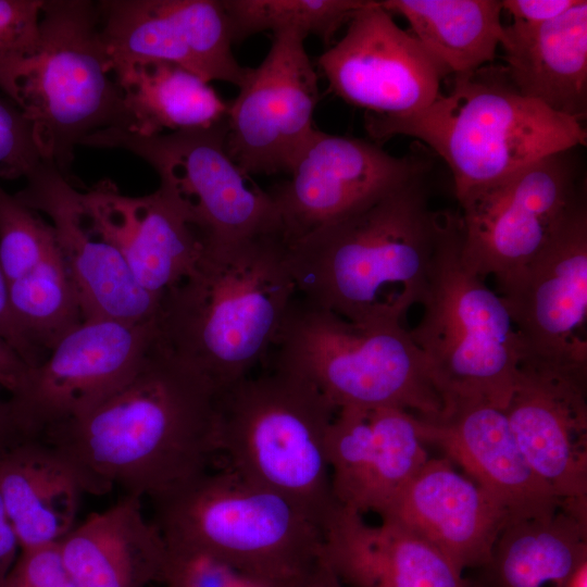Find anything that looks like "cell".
I'll return each instance as SVG.
<instances>
[{
  "mask_svg": "<svg viewBox=\"0 0 587 587\" xmlns=\"http://www.w3.org/2000/svg\"><path fill=\"white\" fill-rule=\"evenodd\" d=\"M18 353L0 337V388L10 396L17 394L23 387L29 370Z\"/></svg>",
  "mask_w": 587,
  "mask_h": 587,
  "instance_id": "40",
  "label": "cell"
},
{
  "mask_svg": "<svg viewBox=\"0 0 587 587\" xmlns=\"http://www.w3.org/2000/svg\"><path fill=\"white\" fill-rule=\"evenodd\" d=\"M576 149L542 158L461 200L462 254L475 274L510 286L586 205Z\"/></svg>",
  "mask_w": 587,
  "mask_h": 587,
  "instance_id": "11",
  "label": "cell"
},
{
  "mask_svg": "<svg viewBox=\"0 0 587 587\" xmlns=\"http://www.w3.org/2000/svg\"><path fill=\"white\" fill-rule=\"evenodd\" d=\"M367 0H222L233 42L265 30L314 35L329 43Z\"/></svg>",
  "mask_w": 587,
  "mask_h": 587,
  "instance_id": "32",
  "label": "cell"
},
{
  "mask_svg": "<svg viewBox=\"0 0 587 587\" xmlns=\"http://www.w3.org/2000/svg\"><path fill=\"white\" fill-rule=\"evenodd\" d=\"M402 15L411 34L447 74L461 75L490 64L507 40L501 0H384Z\"/></svg>",
  "mask_w": 587,
  "mask_h": 587,
  "instance_id": "30",
  "label": "cell"
},
{
  "mask_svg": "<svg viewBox=\"0 0 587 587\" xmlns=\"http://www.w3.org/2000/svg\"><path fill=\"white\" fill-rule=\"evenodd\" d=\"M41 161L30 123L14 101L0 95V178H25Z\"/></svg>",
  "mask_w": 587,
  "mask_h": 587,
  "instance_id": "36",
  "label": "cell"
},
{
  "mask_svg": "<svg viewBox=\"0 0 587 587\" xmlns=\"http://www.w3.org/2000/svg\"><path fill=\"white\" fill-rule=\"evenodd\" d=\"M8 285L16 325L43 355L83 323L76 289L58 245L35 268Z\"/></svg>",
  "mask_w": 587,
  "mask_h": 587,
  "instance_id": "31",
  "label": "cell"
},
{
  "mask_svg": "<svg viewBox=\"0 0 587 587\" xmlns=\"http://www.w3.org/2000/svg\"><path fill=\"white\" fill-rule=\"evenodd\" d=\"M0 587H77L68 574L59 542L21 550Z\"/></svg>",
  "mask_w": 587,
  "mask_h": 587,
  "instance_id": "37",
  "label": "cell"
},
{
  "mask_svg": "<svg viewBox=\"0 0 587 587\" xmlns=\"http://www.w3.org/2000/svg\"><path fill=\"white\" fill-rule=\"evenodd\" d=\"M59 549L77 587H148L163 582L165 541L143 515L141 498L134 495L90 514L59 541Z\"/></svg>",
  "mask_w": 587,
  "mask_h": 587,
  "instance_id": "25",
  "label": "cell"
},
{
  "mask_svg": "<svg viewBox=\"0 0 587 587\" xmlns=\"http://www.w3.org/2000/svg\"><path fill=\"white\" fill-rule=\"evenodd\" d=\"M14 196L48 216L78 297L83 322L158 321L162 299L142 288L120 252L90 226L80 190L51 163L41 161Z\"/></svg>",
  "mask_w": 587,
  "mask_h": 587,
  "instance_id": "17",
  "label": "cell"
},
{
  "mask_svg": "<svg viewBox=\"0 0 587 587\" xmlns=\"http://www.w3.org/2000/svg\"><path fill=\"white\" fill-rule=\"evenodd\" d=\"M437 548L462 573L489 561L505 510L447 458L428 459L379 514Z\"/></svg>",
  "mask_w": 587,
  "mask_h": 587,
  "instance_id": "22",
  "label": "cell"
},
{
  "mask_svg": "<svg viewBox=\"0 0 587 587\" xmlns=\"http://www.w3.org/2000/svg\"><path fill=\"white\" fill-rule=\"evenodd\" d=\"M226 121L210 128L142 137L111 127L86 136L82 146L122 149L157 172L161 196L196 233L207 250L266 234H280L268 192L229 157Z\"/></svg>",
  "mask_w": 587,
  "mask_h": 587,
  "instance_id": "10",
  "label": "cell"
},
{
  "mask_svg": "<svg viewBox=\"0 0 587 587\" xmlns=\"http://www.w3.org/2000/svg\"><path fill=\"white\" fill-rule=\"evenodd\" d=\"M302 587H346L321 560Z\"/></svg>",
  "mask_w": 587,
  "mask_h": 587,
  "instance_id": "43",
  "label": "cell"
},
{
  "mask_svg": "<svg viewBox=\"0 0 587 587\" xmlns=\"http://www.w3.org/2000/svg\"><path fill=\"white\" fill-rule=\"evenodd\" d=\"M297 294L280 234L203 249L162 299L159 337L222 390L266 361Z\"/></svg>",
  "mask_w": 587,
  "mask_h": 587,
  "instance_id": "3",
  "label": "cell"
},
{
  "mask_svg": "<svg viewBox=\"0 0 587 587\" xmlns=\"http://www.w3.org/2000/svg\"><path fill=\"white\" fill-rule=\"evenodd\" d=\"M420 163L370 141L317 130L270 193L287 245L341 218L410 177Z\"/></svg>",
  "mask_w": 587,
  "mask_h": 587,
  "instance_id": "15",
  "label": "cell"
},
{
  "mask_svg": "<svg viewBox=\"0 0 587 587\" xmlns=\"http://www.w3.org/2000/svg\"><path fill=\"white\" fill-rule=\"evenodd\" d=\"M28 439L18 424L10 398L4 399L0 395V458Z\"/></svg>",
  "mask_w": 587,
  "mask_h": 587,
  "instance_id": "42",
  "label": "cell"
},
{
  "mask_svg": "<svg viewBox=\"0 0 587 587\" xmlns=\"http://www.w3.org/2000/svg\"><path fill=\"white\" fill-rule=\"evenodd\" d=\"M18 549V538L0 497V585L13 567Z\"/></svg>",
  "mask_w": 587,
  "mask_h": 587,
  "instance_id": "41",
  "label": "cell"
},
{
  "mask_svg": "<svg viewBox=\"0 0 587 587\" xmlns=\"http://www.w3.org/2000/svg\"><path fill=\"white\" fill-rule=\"evenodd\" d=\"M416 415L394 407H345L327 435L335 502L378 515L428 461Z\"/></svg>",
  "mask_w": 587,
  "mask_h": 587,
  "instance_id": "21",
  "label": "cell"
},
{
  "mask_svg": "<svg viewBox=\"0 0 587 587\" xmlns=\"http://www.w3.org/2000/svg\"><path fill=\"white\" fill-rule=\"evenodd\" d=\"M586 559L587 504L564 503L550 516L509 523L472 580L478 587H566Z\"/></svg>",
  "mask_w": 587,
  "mask_h": 587,
  "instance_id": "28",
  "label": "cell"
},
{
  "mask_svg": "<svg viewBox=\"0 0 587 587\" xmlns=\"http://www.w3.org/2000/svg\"><path fill=\"white\" fill-rule=\"evenodd\" d=\"M151 502L166 545L209 553L276 587H302L320 562L321 524L294 500L226 466Z\"/></svg>",
  "mask_w": 587,
  "mask_h": 587,
  "instance_id": "5",
  "label": "cell"
},
{
  "mask_svg": "<svg viewBox=\"0 0 587 587\" xmlns=\"http://www.w3.org/2000/svg\"><path fill=\"white\" fill-rule=\"evenodd\" d=\"M70 462L41 439L0 458V497L21 550L57 544L74 527L82 495Z\"/></svg>",
  "mask_w": 587,
  "mask_h": 587,
  "instance_id": "27",
  "label": "cell"
},
{
  "mask_svg": "<svg viewBox=\"0 0 587 587\" xmlns=\"http://www.w3.org/2000/svg\"><path fill=\"white\" fill-rule=\"evenodd\" d=\"M55 247L51 224L0 185V263L8 284L35 268Z\"/></svg>",
  "mask_w": 587,
  "mask_h": 587,
  "instance_id": "33",
  "label": "cell"
},
{
  "mask_svg": "<svg viewBox=\"0 0 587 587\" xmlns=\"http://www.w3.org/2000/svg\"><path fill=\"white\" fill-rule=\"evenodd\" d=\"M112 73L122 90L125 130L151 137L204 129L226 121L228 103L193 73L163 61H134ZM123 129V128H122Z\"/></svg>",
  "mask_w": 587,
  "mask_h": 587,
  "instance_id": "29",
  "label": "cell"
},
{
  "mask_svg": "<svg viewBox=\"0 0 587 587\" xmlns=\"http://www.w3.org/2000/svg\"><path fill=\"white\" fill-rule=\"evenodd\" d=\"M375 139L408 136L448 165L455 197L494 185L548 155L586 146L583 123L521 95L503 65L454 75L427 108L389 118L365 117Z\"/></svg>",
  "mask_w": 587,
  "mask_h": 587,
  "instance_id": "4",
  "label": "cell"
},
{
  "mask_svg": "<svg viewBox=\"0 0 587 587\" xmlns=\"http://www.w3.org/2000/svg\"><path fill=\"white\" fill-rule=\"evenodd\" d=\"M162 584L166 587H276L214 555L172 545H166Z\"/></svg>",
  "mask_w": 587,
  "mask_h": 587,
  "instance_id": "35",
  "label": "cell"
},
{
  "mask_svg": "<svg viewBox=\"0 0 587 587\" xmlns=\"http://www.w3.org/2000/svg\"><path fill=\"white\" fill-rule=\"evenodd\" d=\"M320 558L346 587H478L411 530L369 525L338 504L322 525Z\"/></svg>",
  "mask_w": 587,
  "mask_h": 587,
  "instance_id": "24",
  "label": "cell"
},
{
  "mask_svg": "<svg viewBox=\"0 0 587 587\" xmlns=\"http://www.w3.org/2000/svg\"><path fill=\"white\" fill-rule=\"evenodd\" d=\"M271 364L296 373L338 410L394 407L433 419L444 409L429 364L402 324H357L298 294Z\"/></svg>",
  "mask_w": 587,
  "mask_h": 587,
  "instance_id": "8",
  "label": "cell"
},
{
  "mask_svg": "<svg viewBox=\"0 0 587 587\" xmlns=\"http://www.w3.org/2000/svg\"><path fill=\"white\" fill-rule=\"evenodd\" d=\"M503 65L523 96L583 123L587 113V1L540 24L504 26Z\"/></svg>",
  "mask_w": 587,
  "mask_h": 587,
  "instance_id": "26",
  "label": "cell"
},
{
  "mask_svg": "<svg viewBox=\"0 0 587 587\" xmlns=\"http://www.w3.org/2000/svg\"><path fill=\"white\" fill-rule=\"evenodd\" d=\"M80 199L92 229L120 252L137 283L160 299L203 253L196 233L158 190L130 197L102 179L80 191Z\"/></svg>",
  "mask_w": 587,
  "mask_h": 587,
  "instance_id": "23",
  "label": "cell"
},
{
  "mask_svg": "<svg viewBox=\"0 0 587 587\" xmlns=\"http://www.w3.org/2000/svg\"><path fill=\"white\" fill-rule=\"evenodd\" d=\"M158 337V321H86L66 334L9 397L26 437L39 439L104 402L137 373Z\"/></svg>",
  "mask_w": 587,
  "mask_h": 587,
  "instance_id": "12",
  "label": "cell"
},
{
  "mask_svg": "<svg viewBox=\"0 0 587 587\" xmlns=\"http://www.w3.org/2000/svg\"><path fill=\"white\" fill-rule=\"evenodd\" d=\"M504 413L535 473L563 503H587V371L525 357Z\"/></svg>",
  "mask_w": 587,
  "mask_h": 587,
  "instance_id": "19",
  "label": "cell"
},
{
  "mask_svg": "<svg viewBox=\"0 0 587 587\" xmlns=\"http://www.w3.org/2000/svg\"><path fill=\"white\" fill-rule=\"evenodd\" d=\"M416 420L423 441L462 466L505 510L509 523L550 516L562 508L524 457L504 410L482 400H451L438 416Z\"/></svg>",
  "mask_w": 587,
  "mask_h": 587,
  "instance_id": "20",
  "label": "cell"
},
{
  "mask_svg": "<svg viewBox=\"0 0 587 587\" xmlns=\"http://www.w3.org/2000/svg\"><path fill=\"white\" fill-rule=\"evenodd\" d=\"M218 391L158 337L121 389L39 439L70 462L85 494L120 486L151 500L216 464Z\"/></svg>",
  "mask_w": 587,
  "mask_h": 587,
  "instance_id": "1",
  "label": "cell"
},
{
  "mask_svg": "<svg viewBox=\"0 0 587 587\" xmlns=\"http://www.w3.org/2000/svg\"><path fill=\"white\" fill-rule=\"evenodd\" d=\"M111 71L134 61H163L207 83L240 87L248 67L232 51L228 20L220 0L97 1Z\"/></svg>",
  "mask_w": 587,
  "mask_h": 587,
  "instance_id": "16",
  "label": "cell"
},
{
  "mask_svg": "<svg viewBox=\"0 0 587 587\" xmlns=\"http://www.w3.org/2000/svg\"><path fill=\"white\" fill-rule=\"evenodd\" d=\"M13 101L32 125L42 161L75 185L72 164L80 141L127 124L97 1L43 0L38 48L17 74Z\"/></svg>",
  "mask_w": 587,
  "mask_h": 587,
  "instance_id": "9",
  "label": "cell"
},
{
  "mask_svg": "<svg viewBox=\"0 0 587 587\" xmlns=\"http://www.w3.org/2000/svg\"><path fill=\"white\" fill-rule=\"evenodd\" d=\"M337 409L302 376L271 364L218 391L215 465L273 489L320 524L337 504L327 435Z\"/></svg>",
  "mask_w": 587,
  "mask_h": 587,
  "instance_id": "6",
  "label": "cell"
},
{
  "mask_svg": "<svg viewBox=\"0 0 587 587\" xmlns=\"http://www.w3.org/2000/svg\"><path fill=\"white\" fill-rule=\"evenodd\" d=\"M579 0H501L502 10L512 16V23L540 25L550 22L578 3Z\"/></svg>",
  "mask_w": 587,
  "mask_h": 587,
  "instance_id": "39",
  "label": "cell"
},
{
  "mask_svg": "<svg viewBox=\"0 0 587 587\" xmlns=\"http://www.w3.org/2000/svg\"><path fill=\"white\" fill-rule=\"evenodd\" d=\"M566 587H587V559L573 571Z\"/></svg>",
  "mask_w": 587,
  "mask_h": 587,
  "instance_id": "44",
  "label": "cell"
},
{
  "mask_svg": "<svg viewBox=\"0 0 587 587\" xmlns=\"http://www.w3.org/2000/svg\"><path fill=\"white\" fill-rule=\"evenodd\" d=\"M0 337L5 340L30 367H36L45 359L41 352L34 348L13 317L9 302V285L0 263Z\"/></svg>",
  "mask_w": 587,
  "mask_h": 587,
  "instance_id": "38",
  "label": "cell"
},
{
  "mask_svg": "<svg viewBox=\"0 0 587 587\" xmlns=\"http://www.w3.org/2000/svg\"><path fill=\"white\" fill-rule=\"evenodd\" d=\"M420 322L409 330L426 358L444 404L482 400L505 409L525 357L508 305L462 254L459 215L439 225Z\"/></svg>",
  "mask_w": 587,
  "mask_h": 587,
  "instance_id": "7",
  "label": "cell"
},
{
  "mask_svg": "<svg viewBox=\"0 0 587 587\" xmlns=\"http://www.w3.org/2000/svg\"><path fill=\"white\" fill-rule=\"evenodd\" d=\"M298 32L273 33L271 48L257 67H248L237 97L228 103L225 146L248 175L289 173L319 130L317 73Z\"/></svg>",
  "mask_w": 587,
  "mask_h": 587,
  "instance_id": "13",
  "label": "cell"
},
{
  "mask_svg": "<svg viewBox=\"0 0 587 587\" xmlns=\"http://www.w3.org/2000/svg\"><path fill=\"white\" fill-rule=\"evenodd\" d=\"M422 174L287 245L298 295L357 324H401L425 295L439 225Z\"/></svg>",
  "mask_w": 587,
  "mask_h": 587,
  "instance_id": "2",
  "label": "cell"
},
{
  "mask_svg": "<svg viewBox=\"0 0 587 587\" xmlns=\"http://www.w3.org/2000/svg\"><path fill=\"white\" fill-rule=\"evenodd\" d=\"M43 0H0V90L13 101L23 64L36 52Z\"/></svg>",
  "mask_w": 587,
  "mask_h": 587,
  "instance_id": "34",
  "label": "cell"
},
{
  "mask_svg": "<svg viewBox=\"0 0 587 587\" xmlns=\"http://www.w3.org/2000/svg\"><path fill=\"white\" fill-rule=\"evenodd\" d=\"M317 64L336 96L373 118L427 108L448 75L379 1L372 0L354 12L345 35L320 55Z\"/></svg>",
  "mask_w": 587,
  "mask_h": 587,
  "instance_id": "14",
  "label": "cell"
},
{
  "mask_svg": "<svg viewBox=\"0 0 587 587\" xmlns=\"http://www.w3.org/2000/svg\"><path fill=\"white\" fill-rule=\"evenodd\" d=\"M499 294L525 357L587 371V207Z\"/></svg>",
  "mask_w": 587,
  "mask_h": 587,
  "instance_id": "18",
  "label": "cell"
}]
</instances>
